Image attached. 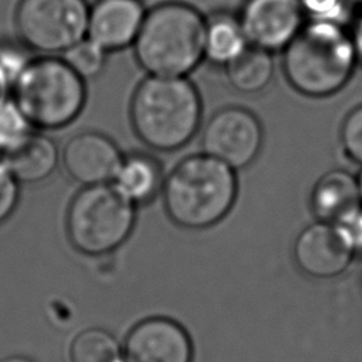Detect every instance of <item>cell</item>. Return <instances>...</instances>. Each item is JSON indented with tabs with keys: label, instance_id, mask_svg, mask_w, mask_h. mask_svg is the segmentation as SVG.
I'll use <instances>...</instances> for the list:
<instances>
[{
	"label": "cell",
	"instance_id": "cell-17",
	"mask_svg": "<svg viewBox=\"0 0 362 362\" xmlns=\"http://www.w3.org/2000/svg\"><path fill=\"white\" fill-rule=\"evenodd\" d=\"M249 45L239 17L215 13L206 18L204 55L211 64L226 66Z\"/></svg>",
	"mask_w": 362,
	"mask_h": 362
},
{
	"label": "cell",
	"instance_id": "cell-19",
	"mask_svg": "<svg viewBox=\"0 0 362 362\" xmlns=\"http://www.w3.org/2000/svg\"><path fill=\"white\" fill-rule=\"evenodd\" d=\"M69 358L71 362H126L115 337L100 328L79 332L71 344Z\"/></svg>",
	"mask_w": 362,
	"mask_h": 362
},
{
	"label": "cell",
	"instance_id": "cell-1",
	"mask_svg": "<svg viewBox=\"0 0 362 362\" xmlns=\"http://www.w3.org/2000/svg\"><path fill=\"white\" fill-rule=\"evenodd\" d=\"M359 62L351 33L342 23L310 20L283 49V72L290 86L308 98L341 90Z\"/></svg>",
	"mask_w": 362,
	"mask_h": 362
},
{
	"label": "cell",
	"instance_id": "cell-25",
	"mask_svg": "<svg viewBox=\"0 0 362 362\" xmlns=\"http://www.w3.org/2000/svg\"><path fill=\"white\" fill-rule=\"evenodd\" d=\"M354 252L362 250V205L334 223Z\"/></svg>",
	"mask_w": 362,
	"mask_h": 362
},
{
	"label": "cell",
	"instance_id": "cell-2",
	"mask_svg": "<svg viewBox=\"0 0 362 362\" xmlns=\"http://www.w3.org/2000/svg\"><path fill=\"white\" fill-rule=\"evenodd\" d=\"M130 120L150 148L174 151L195 136L202 120V100L187 76H146L134 89Z\"/></svg>",
	"mask_w": 362,
	"mask_h": 362
},
{
	"label": "cell",
	"instance_id": "cell-30",
	"mask_svg": "<svg viewBox=\"0 0 362 362\" xmlns=\"http://www.w3.org/2000/svg\"><path fill=\"white\" fill-rule=\"evenodd\" d=\"M356 181H358V189H359V198H361V204H362V170L361 173L356 175Z\"/></svg>",
	"mask_w": 362,
	"mask_h": 362
},
{
	"label": "cell",
	"instance_id": "cell-22",
	"mask_svg": "<svg viewBox=\"0 0 362 362\" xmlns=\"http://www.w3.org/2000/svg\"><path fill=\"white\" fill-rule=\"evenodd\" d=\"M339 140L345 156L362 165V105L354 107L344 119Z\"/></svg>",
	"mask_w": 362,
	"mask_h": 362
},
{
	"label": "cell",
	"instance_id": "cell-4",
	"mask_svg": "<svg viewBox=\"0 0 362 362\" xmlns=\"http://www.w3.org/2000/svg\"><path fill=\"white\" fill-rule=\"evenodd\" d=\"M206 18L192 6L165 1L146 11L133 44L147 75L187 76L205 58Z\"/></svg>",
	"mask_w": 362,
	"mask_h": 362
},
{
	"label": "cell",
	"instance_id": "cell-21",
	"mask_svg": "<svg viewBox=\"0 0 362 362\" xmlns=\"http://www.w3.org/2000/svg\"><path fill=\"white\" fill-rule=\"evenodd\" d=\"M106 54L107 51L86 37L68 48L62 58L79 76L90 79L102 72L106 64Z\"/></svg>",
	"mask_w": 362,
	"mask_h": 362
},
{
	"label": "cell",
	"instance_id": "cell-3",
	"mask_svg": "<svg viewBox=\"0 0 362 362\" xmlns=\"http://www.w3.org/2000/svg\"><path fill=\"white\" fill-rule=\"evenodd\" d=\"M235 171L204 151L182 158L161 188L171 221L188 229H205L222 221L238 195Z\"/></svg>",
	"mask_w": 362,
	"mask_h": 362
},
{
	"label": "cell",
	"instance_id": "cell-28",
	"mask_svg": "<svg viewBox=\"0 0 362 362\" xmlns=\"http://www.w3.org/2000/svg\"><path fill=\"white\" fill-rule=\"evenodd\" d=\"M10 89H11V81L8 79L3 66L0 65V105L7 100Z\"/></svg>",
	"mask_w": 362,
	"mask_h": 362
},
{
	"label": "cell",
	"instance_id": "cell-31",
	"mask_svg": "<svg viewBox=\"0 0 362 362\" xmlns=\"http://www.w3.org/2000/svg\"><path fill=\"white\" fill-rule=\"evenodd\" d=\"M351 1H354V3H356V4H361V6H362V0H351Z\"/></svg>",
	"mask_w": 362,
	"mask_h": 362
},
{
	"label": "cell",
	"instance_id": "cell-18",
	"mask_svg": "<svg viewBox=\"0 0 362 362\" xmlns=\"http://www.w3.org/2000/svg\"><path fill=\"white\" fill-rule=\"evenodd\" d=\"M230 86L242 93H257L267 88L273 78L272 52L249 45L235 61L225 66Z\"/></svg>",
	"mask_w": 362,
	"mask_h": 362
},
{
	"label": "cell",
	"instance_id": "cell-15",
	"mask_svg": "<svg viewBox=\"0 0 362 362\" xmlns=\"http://www.w3.org/2000/svg\"><path fill=\"white\" fill-rule=\"evenodd\" d=\"M18 182H40L48 178L58 165L59 153L52 139L31 133L23 143L3 154L1 160Z\"/></svg>",
	"mask_w": 362,
	"mask_h": 362
},
{
	"label": "cell",
	"instance_id": "cell-24",
	"mask_svg": "<svg viewBox=\"0 0 362 362\" xmlns=\"http://www.w3.org/2000/svg\"><path fill=\"white\" fill-rule=\"evenodd\" d=\"M18 201V181L0 161V223L14 211Z\"/></svg>",
	"mask_w": 362,
	"mask_h": 362
},
{
	"label": "cell",
	"instance_id": "cell-16",
	"mask_svg": "<svg viewBox=\"0 0 362 362\" xmlns=\"http://www.w3.org/2000/svg\"><path fill=\"white\" fill-rule=\"evenodd\" d=\"M163 173L158 161L146 154L123 157L112 184L134 205L150 201L163 188Z\"/></svg>",
	"mask_w": 362,
	"mask_h": 362
},
{
	"label": "cell",
	"instance_id": "cell-13",
	"mask_svg": "<svg viewBox=\"0 0 362 362\" xmlns=\"http://www.w3.org/2000/svg\"><path fill=\"white\" fill-rule=\"evenodd\" d=\"M144 16L140 0H98L89 7L86 37L107 52L123 49L134 44Z\"/></svg>",
	"mask_w": 362,
	"mask_h": 362
},
{
	"label": "cell",
	"instance_id": "cell-12",
	"mask_svg": "<svg viewBox=\"0 0 362 362\" xmlns=\"http://www.w3.org/2000/svg\"><path fill=\"white\" fill-rule=\"evenodd\" d=\"M354 250L334 223L318 221L296 239L294 259L301 272L311 277L328 279L342 273Z\"/></svg>",
	"mask_w": 362,
	"mask_h": 362
},
{
	"label": "cell",
	"instance_id": "cell-8",
	"mask_svg": "<svg viewBox=\"0 0 362 362\" xmlns=\"http://www.w3.org/2000/svg\"><path fill=\"white\" fill-rule=\"evenodd\" d=\"M263 144L259 119L247 109L228 106L215 112L201 136L202 151L233 170L252 164Z\"/></svg>",
	"mask_w": 362,
	"mask_h": 362
},
{
	"label": "cell",
	"instance_id": "cell-23",
	"mask_svg": "<svg viewBox=\"0 0 362 362\" xmlns=\"http://www.w3.org/2000/svg\"><path fill=\"white\" fill-rule=\"evenodd\" d=\"M346 0H300L305 17L310 20L341 23L345 16Z\"/></svg>",
	"mask_w": 362,
	"mask_h": 362
},
{
	"label": "cell",
	"instance_id": "cell-29",
	"mask_svg": "<svg viewBox=\"0 0 362 362\" xmlns=\"http://www.w3.org/2000/svg\"><path fill=\"white\" fill-rule=\"evenodd\" d=\"M0 362H33V361H30L28 358H24V356H8V358L1 359Z\"/></svg>",
	"mask_w": 362,
	"mask_h": 362
},
{
	"label": "cell",
	"instance_id": "cell-9",
	"mask_svg": "<svg viewBox=\"0 0 362 362\" xmlns=\"http://www.w3.org/2000/svg\"><path fill=\"white\" fill-rule=\"evenodd\" d=\"M239 21L250 45L283 51L305 24L300 0H245Z\"/></svg>",
	"mask_w": 362,
	"mask_h": 362
},
{
	"label": "cell",
	"instance_id": "cell-11",
	"mask_svg": "<svg viewBox=\"0 0 362 362\" xmlns=\"http://www.w3.org/2000/svg\"><path fill=\"white\" fill-rule=\"evenodd\" d=\"M61 157L69 177L82 185L112 182L123 160L115 141L98 132L71 137Z\"/></svg>",
	"mask_w": 362,
	"mask_h": 362
},
{
	"label": "cell",
	"instance_id": "cell-7",
	"mask_svg": "<svg viewBox=\"0 0 362 362\" xmlns=\"http://www.w3.org/2000/svg\"><path fill=\"white\" fill-rule=\"evenodd\" d=\"M14 21L28 48L48 55L64 54L86 38L89 6L86 0H20Z\"/></svg>",
	"mask_w": 362,
	"mask_h": 362
},
{
	"label": "cell",
	"instance_id": "cell-20",
	"mask_svg": "<svg viewBox=\"0 0 362 362\" xmlns=\"http://www.w3.org/2000/svg\"><path fill=\"white\" fill-rule=\"evenodd\" d=\"M33 124L21 112V109L11 99L0 105V153L6 154L20 143H23L31 133Z\"/></svg>",
	"mask_w": 362,
	"mask_h": 362
},
{
	"label": "cell",
	"instance_id": "cell-10",
	"mask_svg": "<svg viewBox=\"0 0 362 362\" xmlns=\"http://www.w3.org/2000/svg\"><path fill=\"white\" fill-rule=\"evenodd\" d=\"M126 362H192V344L175 321L151 317L136 324L124 344Z\"/></svg>",
	"mask_w": 362,
	"mask_h": 362
},
{
	"label": "cell",
	"instance_id": "cell-27",
	"mask_svg": "<svg viewBox=\"0 0 362 362\" xmlns=\"http://www.w3.org/2000/svg\"><path fill=\"white\" fill-rule=\"evenodd\" d=\"M349 33L352 37V42H354L358 59L362 61V14L356 18V21L352 27V31H349Z\"/></svg>",
	"mask_w": 362,
	"mask_h": 362
},
{
	"label": "cell",
	"instance_id": "cell-5",
	"mask_svg": "<svg viewBox=\"0 0 362 362\" xmlns=\"http://www.w3.org/2000/svg\"><path fill=\"white\" fill-rule=\"evenodd\" d=\"M13 100L34 127L55 130L72 123L86 102L85 79L64 58L30 61L11 85Z\"/></svg>",
	"mask_w": 362,
	"mask_h": 362
},
{
	"label": "cell",
	"instance_id": "cell-14",
	"mask_svg": "<svg viewBox=\"0 0 362 362\" xmlns=\"http://www.w3.org/2000/svg\"><path fill=\"white\" fill-rule=\"evenodd\" d=\"M310 205L320 221L335 223L362 205L356 177L345 170L328 171L315 182Z\"/></svg>",
	"mask_w": 362,
	"mask_h": 362
},
{
	"label": "cell",
	"instance_id": "cell-6",
	"mask_svg": "<svg viewBox=\"0 0 362 362\" xmlns=\"http://www.w3.org/2000/svg\"><path fill=\"white\" fill-rule=\"evenodd\" d=\"M134 221L136 205L112 182L85 185L71 201L66 230L75 249L95 256L120 246Z\"/></svg>",
	"mask_w": 362,
	"mask_h": 362
},
{
	"label": "cell",
	"instance_id": "cell-26",
	"mask_svg": "<svg viewBox=\"0 0 362 362\" xmlns=\"http://www.w3.org/2000/svg\"><path fill=\"white\" fill-rule=\"evenodd\" d=\"M28 62L30 59L20 49L7 45L0 47V65L11 81V85Z\"/></svg>",
	"mask_w": 362,
	"mask_h": 362
}]
</instances>
